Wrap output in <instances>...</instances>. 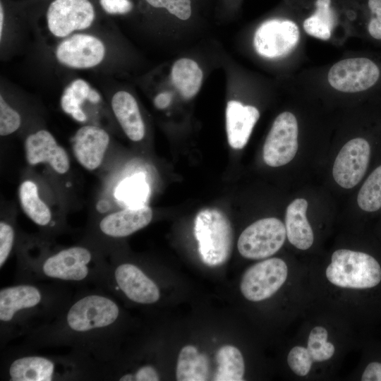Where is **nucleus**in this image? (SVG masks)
<instances>
[{
    "mask_svg": "<svg viewBox=\"0 0 381 381\" xmlns=\"http://www.w3.org/2000/svg\"><path fill=\"white\" fill-rule=\"evenodd\" d=\"M123 310L113 295L80 289L51 322L23 337L20 346L37 351L66 347L93 361L104 380L121 353Z\"/></svg>",
    "mask_w": 381,
    "mask_h": 381,
    "instance_id": "nucleus-1",
    "label": "nucleus"
},
{
    "mask_svg": "<svg viewBox=\"0 0 381 381\" xmlns=\"http://www.w3.org/2000/svg\"><path fill=\"white\" fill-rule=\"evenodd\" d=\"M74 294L70 285L53 282H16L0 289L1 349L54 319Z\"/></svg>",
    "mask_w": 381,
    "mask_h": 381,
    "instance_id": "nucleus-2",
    "label": "nucleus"
},
{
    "mask_svg": "<svg viewBox=\"0 0 381 381\" xmlns=\"http://www.w3.org/2000/svg\"><path fill=\"white\" fill-rule=\"evenodd\" d=\"M109 262L90 246L75 245L37 258L23 256L16 273V282H53L100 287Z\"/></svg>",
    "mask_w": 381,
    "mask_h": 381,
    "instance_id": "nucleus-3",
    "label": "nucleus"
},
{
    "mask_svg": "<svg viewBox=\"0 0 381 381\" xmlns=\"http://www.w3.org/2000/svg\"><path fill=\"white\" fill-rule=\"evenodd\" d=\"M1 378L8 381L102 380V375L93 361L78 353L40 354L16 346L1 356Z\"/></svg>",
    "mask_w": 381,
    "mask_h": 381,
    "instance_id": "nucleus-4",
    "label": "nucleus"
},
{
    "mask_svg": "<svg viewBox=\"0 0 381 381\" xmlns=\"http://www.w3.org/2000/svg\"><path fill=\"white\" fill-rule=\"evenodd\" d=\"M325 273L327 279L339 287L369 291L381 286V262L368 252L337 250Z\"/></svg>",
    "mask_w": 381,
    "mask_h": 381,
    "instance_id": "nucleus-5",
    "label": "nucleus"
},
{
    "mask_svg": "<svg viewBox=\"0 0 381 381\" xmlns=\"http://www.w3.org/2000/svg\"><path fill=\"white\" fill-rule=\"evenodd\" d=\"M194 234L202 261L209 267H218L229 258L233 246V231L227 217L219 210L205 209L195 219Z\"/></svg>",
    "mask_w": 381,
    "mask_h": 381,
    "instance_id": "nucleus-6",
    "label": "nucleus"
},
{
    "mask_svg": "<svg viewBox=\"0 0 381 381\" xmlns=\"http://www.w3.org/2000/svg\"><path fill=\"white\" fill-rule=\"evenodd\" d=\"M99 288L138 305L155 304L161 297L155 281L138 265L130 262H109L106 276Z\"/></svg>",
    "mask_w": 381,
    "mask_h": 381,
    "instance_id": "nucleus-7",
    "label": "nucleus"
},
{
    "mask_svg": "<svg viewBox=\"0 0 381 381\" xmlns=\"http://www.w3.org/2000/svg\"><path fill=\"white\" fill-rule=\"evenodd\" d=\"M330 85L343 92H365L381 84V64L372 58L361 56L342 59L329 69Z\"/></svg>",
    "mask_w": 381,
    "mask_h": 381,
    "instance_id": "nucleus-8",
    "label": "nucleus"
},
{
    "mask_svg": "<svg viewBox=\"0 0 381 381\" xmlns=\"http://www.w3.org/2000/svg\"><path fill=\"white\" fill-rule=\"evenodd\" d=\"M286 236L285 225L278 219L267 217L259 219L241 234L237 248L240 254L248 259L267 258L277 253Z\"/></svg>",
    "mask_w": 381,
    "mask_h": 381,
    "instance_id": "nucleus-9",
    "label": "nucleus"
},
{
    "mask_svg": "<svg viewBox=\"0 0 381 381\" xmlns=\"http://www.w3.org/2000/svg\"><path fill=\"white\" fill-rule=\"evenodd\" d=\"M288 275L286 262L278 258H269L250 266L243 274L240 289L250 301H260L274 295Z\"/></svg>",
    "mask_w": 381,
    "mask_h": 381,
    "instance_id": "nucleus-10",
    "label": "nucleus"
},
{
    "mask_svg": "<svg viewBox=\"0 0 381 381\" xmlns=\"http://www.w3.org/2000/svg\"><path fill=\"white\" fill-rule=\"evenodd\" d=\"M298 123L289 111L279 114L266 138L262 157L266 164L278 167L290 162L298 150Z\"/></svg>",
    "mask_w": 381,
    "mask_h": 381,
    "instance_id": "nucleus-11",
    "label": "nucleus"
},
{
    "mask_svg": "<svg viewBox=\"0 0 381 381\" xmlns=\"http://www.w3.org/2000/svg\"><path fill=\"white\" fill-rule=\"evenodd\" d=\"M300 32L292 20L272 18L261 23L253 36L256 52L267 59H276L289 54L297 45Z\"/></svg>",
    "mask_w": 381,
    "mask_h": 381,
    "instance_id": "nucleus-12",
    "label": "nucleus"
},
{
    "mask_svg": "<svg viewBox=\"0 0 381 381\" xmlns=\"http://www.w3.org/2000/svg\"><path fill=\"white\" fill-rule=\"evenodd\" d=\"M95 18V8L89 0H54L46 14L49 32L64 38L90 28Z\"/></svg>",
    "mask_w": 381,
    "mask_h": 381,
    "instance_id": "nucleus-13",
    "label": "nucleus"
},
{
    "mask_svg": "<svg viewBox=\"0 0 381 381\" xmlns=\"http://www.w3.org/2000/svg\"><path fill=\"white\" fill-rule=\"evenodd\" d=\"M372 144L367 138L357 137L348 141L334 161L332 175L341 187L349 189L364 177L372 157Z\"/></svg>",
    "mask_w": 381,
    "mask_h": 381,
    "instance_id": "nucleus-14",
    "label": "nucleus"
},
{
    "mask_svg": "<svg viewBox=\"0 0 381 381\" xmlns=\"http://www.w3.org/2000/svg\"><path fill=\"white\" fill-rule=\"evenodd\" d=\"M106 49L97 37L77 33L65 37L56 47L55 56L61 65L74 69H87L100 64Z\"/></svg>",
    "mask_w": 381,
    "mask_h": 381,
    "instance_id": "nucleus-15",
    "label": "nucleus"
},
{
    "mask_svg": "<svg viewBox=\"0 0 381 381\" xmlns=\"http://www.w3.org/2000/svg\"><path fill=\"white\" fill-rule=\"evenodd\" d=\"M24 150L25 159L31 166L46 163L60 174L67 173L70 169V159L66 150L47 130L41 129L28 135Z\"/></svg>",
    "mask_w": 381,
    "mask_h": 381,
    "instance_id": "nucleus-16",
    "label": "nucleus"
},
{
    "mask_svg": "<svg viewBox=\"0 0 381 381\" xmlns=\"http://www.w3.org/2000/svg\"><path fill=\"white\" fill-rule=\"evenodd\" d=\"M109 142V135L103 128L92 125L83 126L73 137V153L83 168L93 171L101 165Z\"/></svg>",
    "mask_w": 381,
    "mask_h": 381,
    "instance_id": "nucleus-17",
    "label": "nucleus"
},
{
    "mask_svg": "<svg viewBox=\"0 0 381 381\" xmlns=\"http://www.w3.org/2000/svg\"><path fill=\"white\" fill-rule=\"evenodd\" d=\"M147 206L128 207L108 214L97 224L98 232L107 238H122L147 226L152 219Z\"/></svg>",
    "mask_w": 381,
    "mask_h": 381,
    "instance_id": "nucleus-18",
    "label": "nucleus"
},
{
    "mask_svg": "<svg viewBox=\"0 0 381 381\" xmlns=\"http://www.w3.org/2000/svg\"><path fill=\"white\" fill-rule=\"evenodd\" d=\"M225 117L229 145L234 149H242L259 119L258 109L254 106L243 105L237 100H229L226 104Z\"/></svg>",
    "mask_w": 381,
    "mask_h": 381,
    "instance_id": "nucleus-19",
    "label": "nucleus"
},
{
    "mask_svg": "<svg viewBox=\"0 0 381 381\" xmlns=\"http://www.w3.org/2000/svg\"><path fill=\"white\" fill-rule=\"evenodd\" d=\"M111 106L126 136L134 142L143 140L145 126L135 98L127 91L119 90L113 95Z\"/></svg>",
    "mask_w": 381,
    "mask_h": 381,
    "instance_id": "nucleus-20",
    "label": "nucleus"
},
{
    "mask_svg": "<svg viewBox=\"0 0 381 381\" xmlns=\"http://www.w3.org/2000/svg\"><path fill=\"white\" fill-rule=\"evenodd\" d=\"M308 202L303 198L293 200L286 207L285 228L289 241L296 248L307 250L313 243L314 235L306 217Z\"/></svg>",
    "mask_w": 381,
    "mask_h": 381,
    "instance_id": "nucleus-21",
    "label": "nucleus"
},
{
    "mask_svg": "<svg viewBox=\"0 0 381 381\" xmlns=\"http://www.w3.org/2000/svg\"><path fill=\"white\" fill-rule=\"evenodd\" d=\"M170 77L174 87L180 95L189 99L200 91L203 80V72L196 61L183 57L176 60L172 64Z\"/></svg>",
    "mask_w": 381,
    "mask_h": 381,
    "instance_id": "nucleus-22",
    "label": "nucleus"
},
{
    "mask_svg": "<svg viewBox=\"0 0 381 381\" xmlns=\"http://www.w3.org/2000/svg\"><path fill=\"white\" fill-rule=\"evenodd\" d=\"M101 100L99 93L83 79L73 80L64 90L60 99L62 110L78 122H85L87 116L82 109L85 101L97 104Z\"/></svg>",
    "mask_w": 381,
    "mask_h": 381,
    "instance_id": "nucleus-23",
    "label": "nucleus"
},
{
    "mask_svg": "<svg viewBox=\"0 0 381 381\" xmlns=\"http://www.w3.org/2000/svg\"><path fill=\"white\" fill-rule=\"evenodd\" d=\"M176 377L179 381H203L209 377V362L193 345L183 346L178 357Z\"/></svg>",
    "mask_w": 381,
    "mask_h": 381,
    "instance_id": "nucleus-24",
    "label": "nucleus"
},
{
    "mask_svg": "<svg viewBox=\"0 0 381 381\" xmlns=\"http://www.w3.org/2000/svg\"><path fill=\"white\" fill-rule=\"evenodd\" d=\"M18 198L23 212L35 224L41 227L50 225L52 212L41 200L35 182L31 180L22 182L18 188Z\"/></svg>",
    "mask_w": 381,
    "mask_h": 381,
    "instance_id": "nucleus-25",
    "label": "nucleus"
},
{
    "mask_svg": "<svg viewBox=\"0 0 381 381\" xmlns=\"http://www.w3.org/2000/svg\"><path fill=\"white\" fill-rule=\"evenodd\" d=\"M217 368L213 377L217 381H241L245 373L242 353L232 345H224L216 353Z\"/></svg>",
    "mask_w": 381,
    "mask_h": 381,
    "instance_id": "nucleus-26",
    "label": "nucleus"
},
{
    "mask_svg": "<svg viewBox=\"0 0 381 381\" xmlns=\"http://www.w3.org/2000/svg\"><path fill=\"white\" fill-rule=\"evenodd\" d=\"M331 0H316L315 11L303 22V28L310 35L323 40H329L336 23Z\"/></svg>",
    "mask_w": 381,
    "mask_h": 381,
    "instance_id": "nucleus-27",
    "label": "nucleus"
},
{
    "mask_svg": "<svg viewBox=\"0 0 381 381\" xmlns=\"http://www.w3.org/2000/svg\"><path fill=\"white\" fill-rule=\"evenodd\" d=\"M150 8L162 14L172 22L184 23L195 16L193 0H144Z\"/></svg>",
    "mask_w": 381,
    "mask_h": 381,
    "instance_id": "nucleus-28",
    "label": "nucleus"
},
{
    "mask_svg": "<svg viewBox=\"0 0 381 381\" xmlns=\"http://www.w3.org/2000/svg\"><path fill=\"white\" fill-rule=\"evenodd\" d=\"M327 331L323 327L317 326L310 332L307 349L313 361L329 360L334 353V345L327 341Z\"/></svg>",
    "mask_w": 381,
    "mask_h": 381,
    "instance_id": "nucleus-29",
    "label": "nucleus"
},
{
    "mask_svg": "<svg viewBox=\"0 0 381 381\" xmlns=\"http://www.w3.org/2000/svg\"><path fill=\"white\" fill-rule=\"evenodd\" d=\"M21 117L0 95V135L6 136L16 132L20 126Z\"/></svg>",
    "mask_w": 381,
    "mask_h": 381,
    "instance_id": "nucleus-30",
    "label": "nucleus"
},
{
    "mask_svg": "<svg viewBox=\"0 0 381 381\" xmlns=\"http://www.w3.org/2000/svg\"><path fill=\"white\" fill-rule=\"evenodd\" d=\"M313 362L307 348L301 346L292 348L287 356V363L291 370L301 377L310 372Z\"/></svg>",
    "mask_w": 381,
    "mask_h": 381,
    "instance_id": "nucleus-31",
    "label": "nucleus"
},
{
    "mask_svg": "<svg viewBox=\"0 0 381 381\" xmlns=\"http://www.w3.org/2000/svg\"><path fill=\"white\" fill-rule=\"evenodd\" d=\"M16 244V230L10 222H0V268L4 266L12 254Z\"/></svg>",
    "mask_w": 381,
    "mask_h": 381,
    "instance_id": "nucleus-32",
    "label": "nucleus"
},
{
    "mask_svg": "<svg viewBox=\"0 0 381 381\" xmlns=\"http://www.w3.org/2000/svg\"><path fill=\"white\" fill-rule=\"evenodd\" d=\"M367 5L370 14L367 32L372 39L381 42V0H368Z\"/></svg>",
    "mask_w": 381,
    "mask_h": 381,
    "instance_id": "nucleus-33",
    "label": "nucleus"
},
{
    "mask_svg": "<svg viewBox=\"0 0 381 381\" xmlns=\"http://www.w3.org/2000/svg\"><path fill=\"white\" fill-rule=\"evenodd\" d=\"M99 4L104 11L109 14H124L132 9L129 0H99Z\"/></svg>",
    "mask_w": 381,
    "mask_h": 381,
    "instance_id": "nucleus-34",
    "label": "nucleus"
},
{
    "mask_svg": "<svg viewBox=\"0 0 381 381\" xmlns=\"http://www.w3.org/2000/svg\"><path fill=\"white\" fill-rule=\"evenodd\" d=\"M171 101V95L167 92L159 93L155 98L154 102L157 108L162 109L167 107Z\"/></svg>",
    "mask_w": 381,
    "mask_h": 381,
    "instance_id": "nucleus-35",
    "label": "nucleus"
},
{
    "mask_svg": "<svg viewBox=\"0 0 381 381\" xmlns=\"http://www.w3.org/2000/svg\"><path fill=\"white\" fill-rule=\"evenodd\" d=\"M130 185L127 193L130 195V198H131V196H134L137 199L138 195L143 194V191L142 190L143 187V186H140L138 181H135L134 184L131 182Z\"/></svg>",
    "mask_w": 381,
    "mask_h": 381,
    "instance_id": "nucleus-36",
    "label": "nucleus"
},
{
    "mask_svg": "<svg viewBox=\"0 0 381 381\" xmlns=\"http://www.w3.org/2000/svg\"><path fill=\"white\" fill-rule=\"evenodd\" d=\"M238 0H223V4L224 8H226L228 10L233 9L237 5Z\"/></svg>",
    "mask_w": 381,
    "mask_h": 381,
    "instance_id": "nucleus-37",
    "label": "nucleus"
},
{
    "mask_svg": "<svg viewBox=\"0 0 381 381\" xmlns=\"http://www.w3.org/2000/svg\"><path fill=\"white\" fill-rule=\"evenodd\" d=\"M4 21V13L2 4L1 3L0 4V38H1L2 37Z\"/></svg>",
    "mask_w": 381,
    "mask_h": 381,
    "instance_id": "nucleus-38",
    "label": "nucleus"
}]
</instances>
